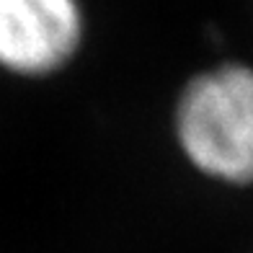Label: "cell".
Masks as SVG:
<instances>
[{"mask_svg": "<svg viewBox=\"0 0 253 253\" xmlns=\"http://www.w3.org/2000/svg\"><path fill=\"white\" fill-rule=\"evenodd\" d=\"M178 163L217 189H253V65L217 60L178 83L168 103Z\"/></svg>", "mask_w": 253, "mask_h": 253, "instance_id": "1", "label": "cell"}, {"mask_svg": "<svg viewBox=\"0 0 253 253\" xmlns=\"http://www.w3.org/2000/svg\"><path fill=\"white\" fill-rule=\"evenodd\" d=\"M90 31L88 0H0V78L54 83L83 60Z\"/></svg>", "mask_w": 253, "mask_h": 253, "instance_id": "2", "label": "cell"}]
</instances>
